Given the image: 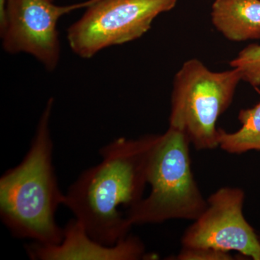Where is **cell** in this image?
Returning <instances> with one entry per match:
<instances>
[{
	"label": "cell",
	"instance_id": "obj_1",
	"mask_svg": "<svg viewBox=\"0 0 260 260\" xmlns=\"http://www.w3.org/2000/svg\"><path fill=\"white\" fill-rule=\"evenodd\" d=\"M158 138H120L103 147L102 161L84 171L64 194L63 205L98 242L113 246L128 237L133 225L127 213L143 198Z\"/></svg>",
	"mask_w": 260,
	"mask_h": 260
},
{
	"label": "cell",
	"instance_id": "obj_2",
	"mask_svg": "<svg viewBox=\"0 0 260 260\" xmlns=\"http://www.w3.org/2000/svg\"><path fill=\"white\" fill-rule=\"evenodd\" d=\"M53 104V99H49L25 158L0 179L3 221L15 237L30 239L42 245L60 244L64 233L55 220L64 194L58 186L52 164Z\"/></svg>",
	"mask_w": 260,
	"mask_h": 260
},
{
	"label": "cell",
	"instance_id": "obj_3",
	"mask_svg": "<svg viewBox=\"0 0 260 260\" xmlns=\"http://www.w3.org/2000/svg\"><path fill=\"white\" fill-rule=\"evenodd\" d=\"M189 140L169 126L154 145L148 172L150 192L129 210L132 225L196 220L208 205L191 169Z\"/></svg>",
	"mask_w": 260,
	"mask_h": 260
},
{
	"label": "cell",
	"instance_id": "obj_4",
	"mask_svg": "<svg viewBox=\"0 0 260 260\" xmlns=\"http://www.w3.org/2000/svg\"><path fill=\"white\" fill-rule=\"evenodd\" d=\"M241 80L237 68L214 72L199 59L186 61L174 77L169 126L185 135L197 150L218 148L217 121Z\"/></svg>",
	"mask_w": 260,
	"mask_h": 260
},
{
	"label": "cell",
	"instance_id": "obj_5",
	"mask_svg": "<svg viewBox=\"0 0 260 260\" xmlns=\"http://www.w3.org/2000/svg\"><path fill=\"white\" fill-rule=\"evenodd\" d=\"M177 0H95L68 29L72 50L84 59L133 42L150 30L159 15L175 8Z\"/></svg>",
	"mask_w": 260,
	"mask_h": 260
},
{
	"label": "cell",
	"instance_id": "obj_6",
	"mask_svg": "<svg viewBox=\"0 0 260 260\" xmlns=\"http://www.w3.org/2000/svg\"><path fill=\"white\" fill-rule=\"evenodd\" d=\"M94 1L58 6L54 0H8L5 23L0 28L3 49L8 54H30L48 71H54L60 57L58 21Z\"/></svg>",
	"mask_w": 260,
	"mask_h": 260
},
{
	"label": "cell",
	"instance_id": "obj_7",
	"mask_svg": "<svg viewBox=\"0 0 260 260\" xmlns=\"http://www.w3.org/2000/svg\"><path fill=\"white\" fill-rule=\"evenodd\" d=\"M245 193L240 188H220L208 198L203 213L186 229L182 247L210 248L260 260L259 236L243 213Z\"/></svg>",
	"mask_w": 260,
	"mask_h": 260
},
{
	"label": "cell",
	"instance_id": "obj_8",
	"mask_svg": "<svg viewBox=\"0 0 260 260\" xmlns=\"http://www.w3.org/2000/svg\"><path fill=\"white\" fill-rule=\"evenodd\" d=\"M29 255L41 260H136L142 259L145 247L138 238L128 236L115 245H104L89 236L76 219L67 224L57 245L35 244L28 246Z\"/></svg>",
	"mask_w": 260,
	"mask_h": 260
},
{
	"label": "cell",
	"instance_id": "obj_9",
	"mask_svg": "<svg viewBox=\"0 0 260 260\" xmlns=\"http://www.w3.org/2000/svg\"><path fill=\"white\" fill-rule=\"evenodd\" d=\"M211 21L228 40L260 39V0H215Z\"/></svg>",
	"mask_w": 260,
	"mask_h": 260
},
{
	"label": "cell",
	"instance_id": "obj_10",
	"mask_svg": "<svg viewBox=\"0 0 260 260\" xmlns=\"http://www.w3.org/2000/svg\"><path fill=\"white\" fill-rule=\"evenodd\" d=\"M238 118L242 127L235 133L218 129V148L230 154L260 150V102L250 109H242Z\"/></svg>",
	"mask_w": 260,
	"mask_h": 260
},
{
	"label": "cell",
	"instance_id": "obj_11",
	"mask_svg": "<svg viewBox=\"0 0 260 260\" xmlns=\"http://www.w3.org/2000/svg\"><path fill=\"white\" fill-rule=\"evenodd\" d=\"M230 65L239 70L242 80L255 88L260 86V44H252L244 48Z\"/></svg>",
	"mask_w": 260,
	"mask_h": 260
},
{
	"label": "cell",
	"instance_id": "obj_12",
	"mask_svg": "<svg viewBox=\"0 0 260 260\" xmlns=\"http://www.w3.org/2000/svg\"><path fill=\"white\" fill-rule=\"evenodd\" d=\"M177 260H233L234 256L229 252L210 248L182 247L176 256Z\"/></svg>",
	"mask_w": 260,
	"mask_h": 260
},
{
	"label": "cell",
	"instance_id": "obj_13",
	"mask_svg": "<svg viewBox=\"0 0 260 260\" xmlns=\"http://www.w3.org/2000/svg\"><path fill=\"white\" fill-rule=\"evenodd\" d=\"M8 0H0V28L4 25Z\"/></svg>",
	"mask_w": 260,
	"mask_h": 260
},
{
	"label": "cell",
	"instance_id": "obj_14",
	"mask_svg": "<svg viewBox=\"0 0 260 260\" xmlns=\"http://www.w3.org/2000/svg\"><path fill=\"white\" fill-rule=\"evenodd\" d=\"M259 241H260V234L259 235Z\"/></svg>",
	"mask_w": 260,
	"mask_h": 260
}]
</instances>
